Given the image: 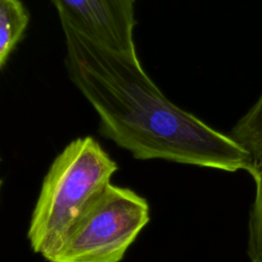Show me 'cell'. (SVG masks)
I'll list each match as a JSON object with an SVG mask.
<instances>
[{
    "mask_svg": "<svg viewBox=\"0 0 262 262\" xmlns=\"http://www.w3.org/2000/svg\"><path fill=\"white\" fill-rule=\"evenodd\" d=\"M66 67L99 118V132L136 160H166L227 172L250 171V154L170 101L138 56L105 48L70 28Z\"/></svg>",
    "mask_w": 262,
    "mask_h": 262,
    "instance_id": "1",
    "label": "cell"
},
{
    "mask_svg": "<svg viewBox=\"0 0 262 262\" xmlns=\"http://www.w3.org/2000/svg\"><path fill=\"white\" fill-rule=\"evenodd\" d=\"M117 170L92 136L71 141L51 163L33 209L27 234L33 252L49 261Z\"/></svg>",
    "mask_w": 262,
    "mask_h": 262,
    "instance_id": "2",
    "label": "cell"
},
{
    "mask_svg": "<svg viewBox=\"0 0 262 262\" xmlns=\"http://www.w3.org/2000/svg\"><path fill=\"white\" fill-rule=\"evenodd\" d=\"M148 221L147 201L130 188L111 183L48 262H121Z\"/></svg>",
    "mask_w": 262,
    "mask_h": 262,
    "instance_id": "3",
    "label": "cell"
},
{
    "mask_svg": "<svg viewBox=\"0 0 262 262\" xmlns=\"http://www.w3.org/2000/svg\"><path fill=\"white\" fill-rule=\"evenodd\" d=\"M61 28L117 52L137 56L135 0H51Z\"/></svg>",
    "mask_w": 262,
    "mask_h": 262,
    "instance_id": "4",
    "label": "cell"
},
{
    "mask_svg": "<svg viewBox=\"0 0 262 262\" xmlns=\"http://www.w3.org/2000/svg\"><path fill=\"white\" fill-rule=\"evenodd\" d=\"M29 19L20 0H0V69L20 41Z\"/></svg>",
    "mask_w": 262,
    "mask_h": 262,
    "instance_id": "5",
    "label": "cell"
},
{
    "mask_svg": "<svg viewBox=\"0 0 262 262\" xmlns=\"http://www.w3.org/2000/svg\"><path fill=\"white\" fill-rule=\"evenodd\" d=\"M229 135L250 154L254 165L262 164V94Z\"/></svg>",
    "mask_w": 262,
    "mask_h": 262,
    "instance_id": "6",
    "label": "cell"
},
{
    "mask_svg": "<svg viewBox=\"0 0 262 262\" xmlns=\"http://www.w3.org/2000/svg\"><path fill=\"white\" fill-rule=\"evenodd\" d=\"M249 173L255 182V198L249 218L248 255L251 262H262V164L254 165Z\"/></svg>",
    "mask_w": 262,
    "mask_h": 262,
    "instance_id": "7",
    "label": "cell"
},
{
    "mask_svg": "<svg viewBox=\"0 0 262 262\" xmlns=\"http://www.w3.org/2000/svg\"><path fill=\"white\" fill-rule=\"evenodd\" d=\"M0 161H1V158H0ZM1 186H2V180L0 179V190H1Z\"/></svg>",
    "mask_w": 262,
    "mask_h": 262,
    "instance_id": "8",
    "label": "cell"
}]
</instances>
